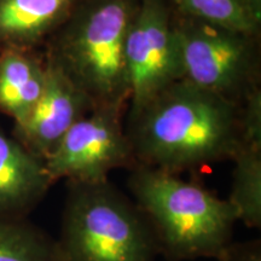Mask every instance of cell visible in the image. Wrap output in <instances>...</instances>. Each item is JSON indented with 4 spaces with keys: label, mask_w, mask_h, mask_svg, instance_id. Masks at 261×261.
I'll use <instances>...</instances> for the list:
<instances>
[{
    "label": "cell",
    "mask_w": 261,
    "mask_h": 261,
    "mask_svg": "<svg viewBox=\"0 0 261 261\" xmlns=\"http://www.w3.org/2000/svg\"><path fill=\"white\" fill-rule=\"evenodd\" d=\"M218 261H261V241H233Z\"/></svg>",
    "instance_id": "obj_16"
},
{
    "label": "cell",
    "mask_w": 261,
    "mask_h": 261,
    "mask_svg": "<svg viewBox=\"0 0 261 261\" xmlns=\"http://www.w3.org/2000/svg\"><path fill=\"white\" fill-rule=\"evenodd\" d=\"M128 136L138 165L169 173L231 160L241 145L234 100L180 80L143 108Z\"/></svg>",
    "instance_id": "obj_1"
},
{
    "label": "cell",
    "mask_w": 261,
    "mask_h": 261,
    "mask_svg": "<svg viewBox=\"0 0 261 261\" xmlns=\"http://www.w3.org/2000/svg\"><path fill=\"white\" fill-rule=\"evenodd\" d=\"M139 0H80L58 29L50 58L93 108L129 99L126 41Z\"/></svg>",
    "instance_id": "obj_3"
},
{
    "label": "cell",
    "mask_w": 261,
    "mask_h": 261,
    "mask_svg": "<svg viewBox=\"0 0 261 261\" xmlns=\"http://www.w3.org/2000/svg\"><path fill=\"white\" fill-rule=\"evenodd\" d=\"M45 86V64L21 48L6 47L0 55V109L21 126Z\"/></svg>",
    "instance_id": "obj_11"
},
{
    "label": "cell",
    "mask_w": 261,
    "mask_h": 261,
    "mask_svg": "<svg viewBox=\"0 0 261 261\" xmlns=\"http://www.w3.org/2000/svg\"><path fill=\"white\" fill-rule=\"evenodd\" d=\"M51 185L44 161L0 132V218H25Z\"/></svg>",
    "instance_id": "obj_9"
},
{
    "label": "cell",
    "mask_w": 261,
    "mask_h": 261,
    "mask_svg": "<svg viewBox=\"0 0 261 261\" xmlns=\"http://www.w3.org/2000/svg\"><path fill=\"white\" fill-rule=\"evenodd\" d=\"M175 12L247 35L261 25V0H168Z\"/></svg>",
    "instance_id": "obj_12"
},
{
    "label": "cell",
    "mask_w": 261,
    "mask_h": 261,
    "mask_svg": "<svg viewBox=\"0 0 261 261\" xmlns=\"http://www.w3.org/2000/svg\"><path fill=\"white\" fill-rule=\"evenodd\" d=\"M80 0H0V42L8 47L33 46L58 31Z\"/></svg>",
    "instance_id": "obj_10"
},
{
    "label": "cell",
    "mask_w": 261,
    "mask_h": 261,
    "mask_svg": "<svg viewBox=\"0 0 261 261\" xmlns=\"http://www.w3.org/2000/svg\"><path fill=\"white\" fill-rule=\"evenodd\" d=\"M241 143L261 148V92L252 86L246 92V103L240 110Z\"/></svg>",
    "instance_id": "obj_15"
},
{
    "label": "cell",
    "mask_w": 261,
    "mask_h": 261,
    "mask_svg": "<svg viewBox=\"0 0 261 261\" xmlns=\"http://www.w3.org/2000/svg\"><path fill=\"white\" fill-rule=\"evenodd\" d=\"M92 109L86 94L48 58L44 91L27 120L16 127L17 140L44 161L68 129Z\"/></svg>",
    "instance_id": "obj_8"
},
{
    "label": "cell",
    "mask_w": 261,
    "mask_h": 261,
    "mask_svg": "<svg viewBox=\"0 0 261 261\" xmlns=\"http://www.w3.org/2000/svg\"><path fill=\"white\" fill-rule=\"evenodd\" d=\"M182 79L233 100L247 87L255 68L253 35L231 31L174 11Z\"/></svg>",
    "instance_id": "obj_5"
},
{
    "label": "cell",
    "mask_w": 261,
    "mask_h": 261,
    "mask_svg": "<svg viewBox=\"0 0 261 261\" xmlns=\"http://www.w3.org/2000/svg\"><path fill=\"white\" fill-rule=\"evenodd\" d=\"M128 187L167 261H218L233 242L232 204L201 185L137 163Z\"/></svg>",
    "instance_id": "obj_2"
},
{
    "label": "cell",
    "mask_w": 261,
    "mask_h": 261,
    "mask_svg": "<svg viewBox=\"0 0 261 261\" xmlns=\"http://www.w3.org/2000/svg\"><path fill=\"white\" fill-rule=\"evenodd\" d=\"M132 116L182 79L174 10L168 0H139L126 41Z\"/></svg>",
    "instance_id": "obj_6"
},
{
    "label": "cell",
    "mask_w": 261,
    "mask_h": 261,
    "mask_svg": "<svg viewBox=\"0 0 261 261\" xmlns=\"http://www.w3.org/2000/svg\"><path fill=\"white\" fill-rule=\"evenodd\" d=\"M0 261H62V257L56 238L25 218H0Z\"/></svg>",
    "instance_id": "obj_14"
},
{
    "label": "cell",
    "mask_w": 261,
    "mask_h": 261,
    "mask_svg": "<svg viewBox=\"0 0 261 261\" xmlns=\"http://www.w3.org/2000/svg\"><path fill=\"white\" fill-rule=\"evenodd\" d=\"M44 165L52 184L60 179L71 184H98L108 181L114 169L135 167L132 145L120 122V109L93 108L68 129Z\"/></svg>",
    "instance_id": "obj_7"
},
{
    "label": "cell",
    "mask_w": 261,
    "mask_h": 261,
    "mask_svg": "<svg viewBox=\"0 0 261 261\" xmlns=\"http://www.w3.org/2000/svg\"><path fill=\"white\" fill-rule=\"evenodd\" d=\"M233 161L228 202L237 220L250 228L261 227V148L241 143Z\"/></svg>",
    "instance_id": "obj_13"
},
{
    "label": "cell",
    "mask_w": 261,
    "mask_h": 261,
    "mask_svg": "<svg viewBox=\"0 0 261 261\" xmlns=\"http://www.w3.org/2000/svg\"><path fill=\"white\" fill-rule=\"evenodd\" d=\"M56 240L62 261H156L160 255L144 214L109 180L68 182Z\"/></svg>",
    "instance_id": "obj_4"
}]
</instances>
